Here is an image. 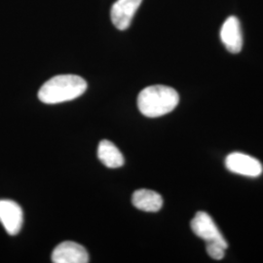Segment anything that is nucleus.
<instances>
[{"label": "nucleus", "instance_id": "obj_8", "mask_svg": "<svg viewBox=\"0 0 263 263\" xmlns=\"http://www.w3.org/2000/svg\"><path fill=\"white\" fill-rule=\"evenodd\" d=\"M220 39L230 53L238 54L241 52L243 47V34L241 24L235 16H230L223 23L220 29Z\"/></svg>", "mask_w": 263, "mask_h": 263}, {"label": "nucleus", "instance_id": "obj_2", "mask_svg": "<svg viewBox=\"0 0 263 263\" xmlns=\"http://www.w3.org/2000/svg\"><path fill=\"white\" fill-rule=\"evenodd\" d=\"M179 102V94L174 88L154 85L144 88L140 93L138 107L144 116L156 118L173 111Z\"/></svg>", "mask_w": 263, "mask_h": 263}, {"label": "nucleus", "instance_id": "obj_7", "mask_svg": "<svg viewBox=\"0 0 263 263\" xmlns=\"http://www.w3.org/2000/svg\"><path fill=\"white\" fill-rule=\"evenodd\" d=\"M141 2L142 0H117L110 11V17L115 28L119 30H125L129 28Z\"/></svg>", "mask_w": 263, "mask_h": 263}, {"label": "nucleus", "instance_id": "obj_5", "mask_svg": "<svg viewBox=\"0 0 263 263\" xmlns=\"http://www.w3.org/2000/svg\"><path fill=\"white\" fill-rule=\"evenodd\" d=\"M24 221L23 210L12 200H0V222L11 236L17 235Z\"/></svg>", "mask_w": 263, "mask_h": 263}, {"label": "nucleus", "instance_id": "obj_10", "mask_svg": "<svg viewBox=\"0 0 263 263\" xmlns=\"http://www.w3.org/2000/svg\"><path fill=\"white\" fill-rule=\"evenodd\" d=\"M98 157L107 168H119L124 164L121 151L111 141H102L98 147Z\"/></svg>", "mask_w": 263, "mask_h": 263}, {"label": "nucleus", "instance_id": "obj_4", "mask_svg": "<svg viewBox=\"0 0 263 263\" xmlns=\"http://www.w3.org/2000/svg\"><path fill=\"white\" fill-rule=\"evenodd\" d=\"M191 229L196 235L209 242H216L228 248V244L221 232L218 230L213 218L205 212H198L191 220Z\"/></svg>", "mask_w": 263, "mask_h": 263}, {"label": "nucleus", "instance_id": "obj_1", "mask_svg": "<svg viewBox=\"0 0 263 263\" xmlns=\"http://www.w3.org/2000/svg\"><path fill=\"white\" fill-rule=\"evenodd\" d=\"M86 89L87 82L80 76H57L42 85L38 92V99L44 104H61L82 96Z\"/></svg>", "mask_w": 263, "mask_h": 263}, {"label": "nucleus", "instance_id": "obj_6", "mask_svg": "<svg viewBox=\"0 0 263 263\" xmlns=\"http://www.w3.org/2000/svg\"><path fill=\"white\" fill-rule=\"evenodd\" d=\"M52 261L55 263L89 262V254L83 246L66 241L58 245L52 254Z\"/></svg>", "mask_w": 263, "mask_h": 263}, {"label": "nucleus", "instance_id": "obj_11", "mask_svg": "<svg viewBox=\"0 0 263 263\" xmlns=\"http://www.w3.org/2000/svg\"><path fill=\"white\" fill-rule=\"evenodd\" d=\"M207 253L212 258L216 259V260H220L224 257L226 255V248L222 245L218 244L216 242H209L207 243Z\"/></svg>", "mask_w": 263, "mask_h": 263}, {"label": "nucleus", "instance_id": "obj_3", "mask_svg": "<svg viewBox=\"0 0 263 263\" xmlns=\"http://www.w3.org/2000/svg\"><path fill=\"white\" fill-rule=\"evenodd\" d=\"M226 166L231 173L249 178H257L263 171L262 164L258 160L241 152L229 154L226 157Z\"/></svg>", "mask_w": 263, "mask_h": 263}, {"label": "nucleus", "instance_id": "obj_9", "mask_svg": "<svg viewBox=\"0 0 263 263\" xmlns=\"http://www.w3.org/2000/svg\"><path fill=\"white\" fill-rule=\"evenodd\" d=\"M132 203L137 209L143 212L156 213L163 206V199L159 193L153 190L139 189L134 192Z\"/></svg>", "mask_w": 263, "mask_h": 263}]
</instances>
